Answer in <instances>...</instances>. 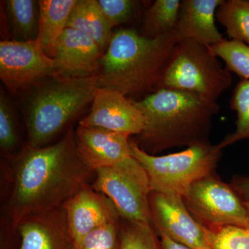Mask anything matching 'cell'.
<instances>
[{
    "mask_svg": "<svg viewBox=\"0 0 249 249\" xmlns=\"http://www.w3.org/2000/svg\"><path fill=\"white\" fill-rule=\"evenodd\" d=\"M183 199L196 220L210 229L249 227L245 203L230 184L223 182L214 173L195 183Z\"/></svg>",
    "mask_w": 249,
    "mask_h": 249,
    "instance_id": "obj_8",
    "label": "cell"
},
{
    "mask_svg": "<svg viewBox=\"0 0 249 249\" xmlns=\"http://www.w3.org/2000/svg\"><path fill=\"white\" fill-rule=\"evenodd\" d=\"M67 28L89 36L102 50L107 48L113 35L112 29L103 16L97 0H77Z\"/></svg>",
    "mask_w": 249,
    "mask_h": 249,
    "instance_id": "obj_18",
    "label": "cell"
},
{
    "mask_svg": "<svg viewBox=\"0 0 249 249\" xmlns=\"http://www.w3.org/2000/svg\"><path fill=\"white\" fill-rule=\"evenodd\" d=\"M121 219L95 229L75 244L74 249H119Z\"/></svg>",
    "mask_w": 249,
    "mask_h": 249,
    "instance_id": "obj_25",
    "label": "cell"
},
{
    "mask_svg": "<svg viewBox=\"0 0 249 249\" xmlns=\"http://www.w3.org/2000/svg\"><path fill=\"white\" fill-rule=\"evenodd\" d=\"M98 89L97 76L51 77L28 98V145L42 147L89 103Z\"/></svg>",
    "mask_w": 249,
    "mask_h": 249,
    "instance_id": "obj_4",
    "label": "cell"
},
{
    "mask_svg": "<svg viewBox=\"0 0 249 249\" xmlns=\"http://www.w3.org/2000/svg\"><path fill=\"white\" fill-rule=\"evenodd\" d=\"M232 82L231 72L220 65L210 46L185 39L178 40L172 52L160 89L187 91L216 103Z\"/></svg>",
    "mask_w": 249,
    "mask_h": 249,
    "instance_id": "obj_6",
    "label": "cell"
},
{
    "mask_svg": "<svg viewBox=\"0 0 249 249\" xmlns=\"http://www.w3.org/2000/svg\"><path fill=\"white\" fill-rule=\"evenodd\" d=\"M89 36L66 28L55 47L56 76L86 78L96 76L103 53Z\"/></svg>",
    "mask_w": 249,
    "mask_h": 249,
    "instance_id": "obj_13",
    "label": "cell"
},
{
    "mask_svg": "<svg viewBox=\"0 0 249 249\" xmlns=\"http://www.w3.org/2000/svg\"><path fill=\"white\" fill-rule=\"evenodd\" d=\"M18 143L17 121L12 105L2 91L0 95V147L10 155Z\"/></svg>",
    "mask_w": 249,
    "mask_h": 249,
    "instance_id": "obj_26",
    "label": "cell"
},
{
    "mask_svg": "<svg viewBox=\"0 0 249 249\" xmlns=\"http://www.w3.org/2000/svg\"><path fill=\"white\" fill-rule=\"evenodd\" d=\"M230 106L237 114L235 129L217 143L222 150L240 141L249 140V80H241L236 85Z\"/></svg>",
    "mask_w": 249,
    "mask_h": 249,
    "instance_id": "obj_22",
    "label": "cell"
},
{
    "mask_svg": "<svg viewBox=\"0 0 249 249\" xmlns=\"http://www.w3.org/2000/svg\"><path fill=\"white\" fill-rule=\"evenodd\" d=\"M15 231L20 236L19 249H74L63 205L27 216Z\"/></svg>",
    "mask_w": 249,
    "mask_h": 249,
    "instance_id": "obj_15",
    "label": "cell"
},
{
    "mask_svg": "<svg viewBox=\"0 0 249 249\" xmlns=\"http://www.w3.org/2000/svg\"><path fill=\"white\" fill-rule=\"evenodd\" d=\"M75 139L80 156L93 172L116 166L132 157L128 137L107 129L78 124Z\"/></svg>",
    "mask_w": 249,
    "mask_h": 249,
    "instance_id": "obj_14",
    "label": "cell"
},
{
    "mask_svg": "<svg viewBox=\"0 0 249 249\" xmlns=\"http://www.w3.org/2000/svg\"><path fill=\"white\" fill-rule=\"evenodd\" d=\"M94 175L91 186L110 199L121 219L151 224V186L138 160L132 156L116 166L95 170Z\"/></svg>",
    "mask_w": 249,
    "mask_h": 249,
    "instance_id": "obj_7",
    "label": "cell"
},
{
    "mask_svg": "<svg viewBox=\"0 0 249 249\" xmlns=\"http://www.w3.org/2000/svg\"><path fill=\"white\" fill-rule=\"evenodd\" d=\"M12 160L14 183L8 210L14 231L27 216L62 206L94 174L78 152L73 127L52 145L27 144Z\"/></svg>",
    "mask_w": 249,
    "mask_h": 249,
    "instance_id": "obj_1",
    "label": "cell"
},
{
    "mask_svg": "<svg viewBox=\"0 0 249 249\" xmlns=\"http://www.w3.org/2000/svg\"><path fill=\"white\" fill-rule=\"evenodd\" d=\"M151 224L157 235L193 249H213L211 229L196 220L183 197L151 192Z\"/></svg>",
    "mask_w": 249,
    "mask_h": 249,
    "instance_id": "obj_10",
    "label": "cell"
},
{
    "mask_svg": "<svg viewBox=\"0 0 249 249\" xmlns=\"http://www.w3.org/2000/svg\"><path fill=\"white\" fill-rule=\"evenodd\" d=\"M131 155L146 172L152 192L184 197L196 181L214 173L222 149L209 141L166 155L147 153L130 140Z\"/></svg>",
    "mask_w": 249,
    "mask_h": 249,
    "instance_id": "obj_5",
    "label": "cell"
},
{
    "mask_svg": "<svg viewBox=\"0 0 249 249\" xmlns=\"http://www.w3.org/2000/svg\"><path fill=\"white\" fill-rule=\"evenodd\" d=\"M5 12L14 40H37L40 23V6L35 0L5 1Z\"/></svg>",
    "mask_w": 249,
    "mask_h": 249,
    "instance_id": "obj_19",
    "label": "cell"
},
{
    "mask_svg": "<svg viewBox=\"0 0 249 249\" xmlns=\"http://www.w3.org/2000/svg\"><path fill=\"white\" fill-rule=\"evenodd\" d=\"M119 249H162L151 224L121 219Z\"/></svg>",
    "mask_w": 249,
    "mask_h": 249,
    "instance_id": "obj_23",
    "label": "cell"
},
{
    "mask_svg": "<svg viewBox=\"0 0 249 249\" xmlns=\"http://www.w3.org/2000/svg\"><path fill=\"white\" fill-rule=\"evenodd\" d=\"M73 243L98 228L119 220L110 199L87 183L63 204Z\"/></svg>",
    "mask_w": 249,
    "mask_h": 249,
    "instance_id": "obj_12",
    "label": "cell"
},
{
    "mask_svg": "<svg viewBox=\"0 0 249 249\" xmlns=\"http://www.w3.org/2000/svg\"><path fill=\"white\" fill-rule=\"evenodd\" d=\"M214 55L225 62L229 71L233 72L241 80H249V46L240 41L226 40L210 46Z\"/></svg>",
    "mask_w": 249,
    "mask_h": 249,
    "instance_id": "obj_24",
    "label": "cell"
},
{
    "mask_svg": "<svg viewBox=\"0 0 249 249\" xmlns=\"http://www.w3.org/2000/svg\"><path fill=\"white\" fill-rule=\"evenodd\" d=\"M79 124L107 129L129 138L142 133L146 120L134 100L116 90L98 88L89 114L80 121Z\"/></svg>",
    "mask_w": 249,
    "mask_h": 249,
    "instance_id": "obj_11",
    "label": "cell"
},
{
    "mask_svg": "<svg viewBox=\"0 0 249 249\" xmlns=\"http://www.w3.org/2000/svg\"><path fill=\"white\" fill-rule=\"evenodd\" d=\"M211 230L213 249H249V227L229 226Z\"/></svg>",
    "mask_w": 249,
    "mask_h": 249,
    "instance_id": "obj_27",
    "label": "cell"
},
{
    "mask_svg": "<svg viewBox=\"0 0 249 249\" xmlns=\"http://www.w3.org/2000/svg\"><path fill=\"white\" fill-rule=\"evenodd\" d=\"M134 103L145 116L146 125L134 141L155 155L209 141L213 119L219 110L217 103L194 93L163 88Z\"/></svg>",
    "mask_w": 249,
    "mask_h": 249,
    "instance_id": "obj_2",
    "label": "cell"
},
{
    "mask_svg": "<svg viewBox=\"0 0 249 249\" xmlns=\"http://www.w3.org/2000/svg\"><path fill=\"white\" fill-rule=\"evenodd\" d=\"M77 0H40V23L37 40L45 53L53 58L55 47L67 28Z\"/></svg>",
    "mask_w": 249,
    "mask_h": 249,
    "instance_id": "obj_17",
    "label": "cell"
},
{
    "mask_svg": "<svg viewBox=\"0 0 249 249\" xmlns=\"http://www.w3.org/2000/svg\"><path fill=\"white\" fill-rule=\"evenodd\" d=\"M175 30L149 38L132 29L113 33L100 60L98 88L116 90L126 96L144 95L160 89V81L175 45Z\"/></svg>",
    "mask_w": 249,
    "mask_h": 249,
    "instance_id": "obj_3",
    "label": "cell"
},
{
    "mask_svg": "<svg viewBox=\"0 0 249 249\" xmlns=\"http://www.w3.org/2000/svg\"><path fill=\"white\" fill-rule=\"evenodd\" d=\"M160 237L162 249H193L175 242L165 235H158Z\"/></svg>",
    "mask_w": 249,
    "mask_h": 249,
    "instance_id": "obj_30",
    "label": "cell"
},
{
    "mask_svg": "<svg viewBox=\"0 0 249 249\" xmlns=\"http://www.w3.org/2000/svg\"><path fill=\"white\" fill-rule=\"evenodd\" d=\"M97 1L111 29L129 21L133 16L137 3L132 0H97Z\"/></svg>",
    "mask_w": 249,
    "mask_h": 249,
    "instance_id": "obj_28",
    "label": "cell"
},
{
    "mask_svg": "<svg viewBox=\"0 0 249 249\" xmlns=\"http://www.w3.org/2000/svg\"><path fill=\"white\" fill-rule=\"evenodd\" d=\"M223 0H183L175 32L179 40L207 46L224 40L215 24L216 13Z\"/></svg>",
    "mask_w": 249,
    "mask_h": 249,
    "instance_id": "obj_16",
    "label": "cell"
},
{
    "mask_svg": "<svg viewBox=\"0 0 249 249\" xmlns=\"http://www.w3.org/2000/svg\"><path fill=\"white\" fill-rule=\"evenodd\" d=\"M181 3L180 0H156L145 12L142 35L155 38L175 31Z\"/></svg>",
    "mask_w": 249,
    "mask_h": 249,
    "instance_id": "obj_20",
    "label": "cell"
},
{
    "mask_svg": "<svg viewBox=\"0 0 249 249\" xmlns=\"http://www.w3.org/2000/svg\"><path fill=\"white\" fill-rule=\"evenodd\" d=\"M244 203H245L246 209H247V211H248V213L249 215V200L244 201Z\"/></svg>",
    "mask_w": 249,
    "mask_h": 249,
    "instance_id": "obj_31",
    "label": "cell"
},
{
    "mask_svg": "<svg viewBox=\"0 0 249 249\" xmlns=\"http://www.w3.org/2000/svg\"><path fill=\"white\" fill-rule=\"evenodd\" d=\"M216 19L227 31L231 40L249 46V1L223 0Z\"/></svg>",
    "mask_w": 249,
    "mask_h": 249,
    "instance_id": "obj_21",
    "label": "cell"
},
{
    "mask_svg": "<svg viewBox=\"0 0 249 249\" xmlns=\"http://www.w3.org/2000/svg\"><path fill=\"white\" fill-rule=\"evenodd\" d=\"M232 189L242 201L249 199V175L235 176L230 183Z\"/></svg>",
    "mask_w": 249,
    "mask_h": 249,
    "instance_id": "obj_29",
    "label": "cell"
},
{
    "mask_svg": "<svg viewBox=\"0 0 249 249\" xmlns=\"http://www.w3.org/2000/svg\"><path fill=\"white\" fill-rule=\"evenodd\" d=\"M56 76L53 58L39 40L0 42V78L10 92L18 93L40 80Z\"/></svg>",
    "mask_w": 249,
    "mask_h": 249,
    "instance_id": "obj_9",
    "label": "cell"
}]
</instances>
